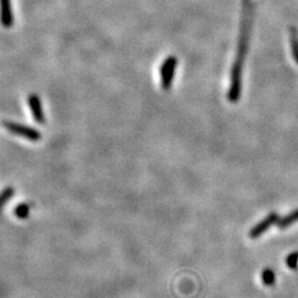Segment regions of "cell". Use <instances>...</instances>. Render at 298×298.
Wrapping results in <instances>:
<instances>
[{"instance_id": "1", "label": "cell", "mask_w": 298, "mask_h": 298, "mask_svg": "<svg viewBox=\"0 0 298 298\" xmlns=\"http://www.w3.org/2000/svg\"><path fill=\"white\" fill-rule=\"evenodd\" d=\"M252 21V8L248 0H244V16H243V23L241 29V37L238 41V48L236 53L235 62L233 64L231 73V85L228 88L227 98L231 103H236L241 95L242 89V70L243 63L247 51L248 37H250Z\"/></svg>"}, {"instance_id": "6", "label": "cell", "mask_w": 298, "mask_h": 298, "mask_svg": "<svg viewBox=\"0 0 298 298\" xmlns=\"http://www.w3.org/2000/svg\"><path fill=\"white\" fill-rule=\"evenodd\" d=\"M28 103H29L30 108H31V112H32L34 121L40 123V124H43L44 123V115H43L41 102H40L39 96L36 95V94H31V95L28 97Z\"/></svg>"}, {"instance_id": "11", "label": "cell", "mask_w": 298, "mask_h": 298, "mask_svg": "<svg viewBox=\"0 0 298 298\" xmlns=\"http://www.w3.org/2000/svg\"><path fill=\"white\" fill-rule=\"evenodd\" d=\"M286 264L291 270H297L298 268V252H294L286 257Z\"/></svg>"}, {"instance_id": "2", "label": "cell", "mask_w": 298, "mask_h": 298, "mask_svg": "<svg viewBox=\"0 0 298 298\" xmlns=\"http://www.w3.org/2000/svg\"><path fill=\"white\" fill-rule=\"evenodd\" d=\"M3 126L4 128H7L10 133L16 134L17 136H21L23 138L28 139V141L37 142L41 139V134L33 128H30L24 125H20V124L12 123V122H4Z\"/></svg>"}, {"instance_id": "5", "label": "cell", "mask_w": 298, "mask_h": 298, "mask_svg": "<svg viewBox=\"0 0 298 298\" xmlns=\"http://www.w3.org/2000/svg\"><path fill=\"white\" fill-rule=\"evenodd\" d=\"M0 21L6 28L11 27L13 24L11 0H0Z\"/></svg>"}, {"instance_id": "8", "label": "cell", "mask_w": 298, "mask_h": 298, "mask_svg": "<svg viewBox=\"0 0 298 298\" xmlns=\"http://www.w3.org/2000/svg\"><path fill=\"white\" fill-rule=\"evenodd\" d=\"M291 47L293 52V58L298 64V34L295 28L291 29Z\"/></svg>"}, {"instance_id": "9", "label": "cell", "mask_w": 298, "mask_h": 298, "mask_svg": "<svg viewBox=\"0 0 298 298\" xmlns=\"http://www.w3.org/2000/svg\"><path fill=\"white\" fill-rule=\"evenodd\" d=\"M262 281L266 286H272L275 283V273L272 268H265L262 273Z\"/></svg>"}, {"instance_id": "12", "label": "cell", "mask_w": 298, "mask_h": 298, "mask_svg": "<svg viewBox=\"0 0 298 298\" xmlns=\"http://www.w3.org/2000/svg\"><path fill=\"white\" fill-rule=\"evenodd\" d=\"M13 195V189L12 188H7L4 189V190L0 193V208H1L6 201H8L10 197H12Z\"/></svg>"}, {"instance_id": "10", "label": "cell", "mask_w": 298, "mask_h": 298, "mask_svg": "<svg viewBox=\"0 0 298 298\" xmlns=\"http://www.w3.org/2000/svg\"><path fill=\"white\" fill-rule=\"evenodd\" d=\"M30 212V207L27 205V203H21V205H19L16 210H14V213H16L17 218L19 219H26L29 216Z\"/></svg>"}, {"instance_id": "7", "label": "cell", "mask_w": 298, "mask_h": 298, "mask_svg": "<svg viewBox=\"0 0 298 298\" xmlns=\"http://www.w3.org/2000/svg\"><path fill=\"white\" fill-rule=\"evenodd\" d=\"M297 221H298V209L295 211L291 212L288 216L280 219V221L277 222V226L280 228H286Z\"/></svg>"}, {"instance_id": "3", "label": "cell", "mask_w": 298, "mask_h": 298, "mask_svg": "<svg viewBox=\"0 0 298 298\" xmlns=\"http://www.w3.org/2000/svg\"><path fill=\"white\" fill-rule=\"evenodd\" d=\"M177 67V59L175 57H169L165 60L160 68L161 86L167 91L172 85V79L175 76V70Z\"/></svg>"}, {"instance_id": "4", "label": "cell", "mask_w": 298, "mask_h": 298, "mask_svg": "<svg viewBox=\"0 0 298 298\" xmlns=\"http://www.w3.org/2000/svg\"><path fill=\"white\" fill-rule=\"evenodd\" d=\"M280 221V217L276 212H272L266 218L263 219L261 222H258L255 226L251 228V231L248 232V236L251 238H257L261 236L263 233L268 230L273 224H277V222Z\"/></svg>"}]
</instances>
